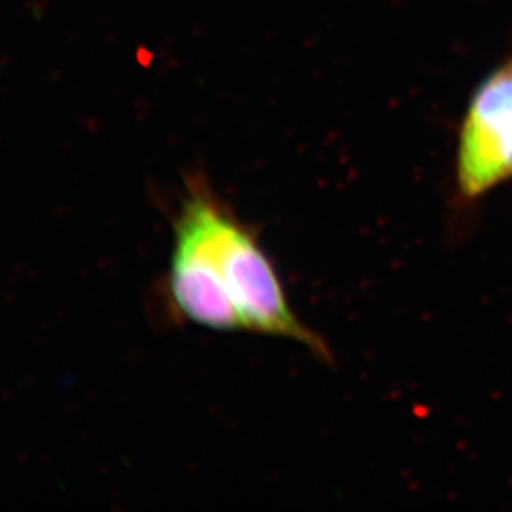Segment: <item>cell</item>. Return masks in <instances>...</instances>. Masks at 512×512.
Returning a JSON list of instances; mask_svg holds the SVG:
<instances>
[{"label": "cell", "instance_id": "1", "mask_svg": "<svg viewBox=\"0 0 512 512\" xmlns=\"http://www.w3.org/2000/svg\"><path fill=\"white\" fill-rule=\"evenodd\" d=\"M184 184L186 193L176 219L193 229L208 249L244 332L290 340L320 360H329L324 340L307 329L290 309L276 269L256 237L214 193L206 174L194 171L186 176Z\"/></svg>", "mask_w": 512, "mask_h": 512}, {"label": "cell", "instance_id": "2", "mask_svg": "<svg viewBox=\"0 0 512 512\" xmlns=\"http://www.w3.org/2000/svg\"><path fill=\"white\" fill-rule=\"evenodd\" d=\"M456 184L479 199L512 179V55L469 98L456 145Z\"/></svg>", "mask_w": 512, "mask_h": 512}, {"label": "cell", "instance_id": "3", "mask_svg": "<svg viewBox=\"0 0 512 512\" xmlns=\"http://www.w3.org/2000/svg\"><path fill=\"white\" fill-rule=\"evenodd\" d=\"M168 292L174 312L189 322L218 332H244L208 249L179 221L174 223Z\"/></svg>", "mask_w": 512, "mask_h": 512}]
</instances>
